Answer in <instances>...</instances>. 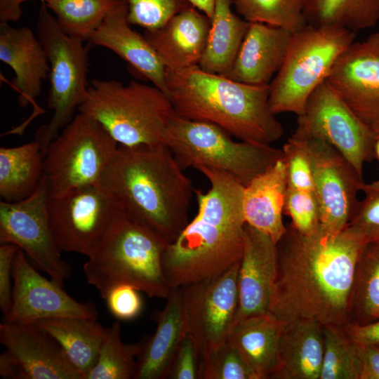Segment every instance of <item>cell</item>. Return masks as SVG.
Instances as JSON below:
<instances>
[{
  "label": "cell",
  "mask_w": 379,
  "mask_h": 379,
  "mask_svg": "<svg viewBox=\"0 0 379 379\" xmlns=\"http://www.w3.org/2000/svg\"><path fill=\"white\" fill-rule=\"evenodd\" d=\"M367 244L349 226L335 234L321 227L304 234L287 225L277 243L268 312L285 323L307 318L324 326H346L357 265Z\"/></svg>",
  "instance_id": "1"
},
{
  "label": "cell",
  "mask_w": 379,
  "mask_h": 379,
  "mask_svg": "<svg viewBox=\"0 0 379 379\" xmlns=\"http://www.w3.org/2000/svg\"><path fill=\"white\" fill-rule=\"evenodd\" d=\"M197 170L210 187L206 192L194 190L197 213L164 251L162 267L171 288L222 274L241 260L244 251V186L225 172Z\"/></svg>",
  "instance_id": "2"
},
{
  "label": "cell",
  "mask_w": 379,
  "mask_h": 379,
  "mask_svg": "<svg viewBox=\"0 0 379 379\" xmlns=\"http://www.w3.org/2000/svg\"><path fill=\"white\" fill-rule=\"evenodd\" d=\"M166 145H119L100 185L119 209L172 243L188 223L194 189Z\"/></svg>",
  "instance_id": "3"
},
{
  "label": "cell",
  "mask_w": 379,
  "mask_h": 379,
  "mask_svg": "<svg viewBox=\"0 0 379 379\" xmlns=\"http://www.w3.org/2000/svg\"><path fill=\"white\" fill-rule=\"evenodd\" d=\"M166 94L175 113L213 124L241 140L270 145L283 135L270 109V84L250 85L209 73L198 65L166 69Z\"/></svg>",
  "instance_id": "4"
},
{
  "label": "cell",
  "mask_w": 379,
  "mask_h": 379,
  "mask_svg": "<svg viewBox=\"0 0 379 379\" xmlns=\"http://www.w3.org/2000/svg\"><path fill=\"white\" fill-rule=\"evenodd\" d=\"M168 243L149 227L119 211L83 266L87 282L105 299L109 291L128 284L151 298L166 299L168 286L162 256Z\"/></svg>",
  "instance_id": "5"
},
{
  "label": "cell",
  "mask_w": 379,
  "mask_h": 379,
  "mask_svg": "<svg viewBox=\"0 0 379 379\" xmlns=\"http://www.w3.org/2000/svg\"><path fill=\"white\" fill-rule=\"evenodd\" d=\"M79 112L97 120L119 145H166L165 135L176 114L168 95L157 86L131 80L94 79Z\"/></svg>",
  "instance_id": "6"
},
{
  "label": "cell",
  "mask_w": 379,
  "mask_h": 379,
  "mask_svg": "<svg viewBox=\"0 0 379 379\" xmlns=\"http://www.w3.org/2000/svg\"><path fill=\"white\" fill-rule=\"evenodd\" d=\"M165 145L182 170L206 167L225 172L244 186L284 158L282 149L232 139L231 135L211 123L171 119Z\"/></svg>",
  "instance_id": "7"
},
{
  "label": "cell",
  "mask_w": 379,
  "mask_h": 379,
  "mask_svg": "<svg viewBox=\"0 0 379 379\" xmlns=\"http://www.w3.org/2000/svg\"><path fill=\"white\" fill-rule=\"evenodd\" d=\"M355 33L344 28L310 25L293 32L284 61L270 84L272 113L302 116L308 98L354 42Z\"/></svg>",
  "instance_id": "8"
},
{
  "label": "cell",
  "mask_w": 379,
  "mask_h": 379,
  "mask_svg": "<svg viewBox=\"0 0 379 379\" xmlns=\"http://www.w3.org/2000/svg\"><path fill=\"white\" fill-rule=\"evenodd\" d=\"M36 33L51 69L48 107L53 114L35 136L44 156L49 144L72 120L76 109L86 99L88 52L84 41L66 34L60 29L46 2H41L39 11Z\"/></svg>",
  "instance_id": "9"
},
{
  "label": "cell",
  "mask_w": 379,
  "mask_h": 379,
  "mask_svg": "<svg viewBox=\"0 0 379 379\" xmlns=\"http://www.w3.org/2000/svg\"><path fill=\"white\" fill-rule=\"evenodd\" d=\"M119 147L94 118L82 112L49 144L44 156V176L49 197L100 184Z\"/></svg>",
  "instance_id": "10"
},
{
  "label": "cell",
  "mask_w": 379,
  "mask_h": 379,
  "mask_svg": "<svg viewBox=\"0 0 379 379\" xmlns=\"http://www.w3.org/2000/svg\"><path fill=\"white\" fill-rule=\"evenodd\" d=\"M49 193L44 176L28 197L15 202H0V243L13 244L51 279L60 285L71 276V267L62 259L48 214Z\"/></svg>",
  "instance_id": "11"
},
{
  "label": "cell",
  "mask_w": 379,
  "mask_h": 379,
  "mask_svg": "<svg viewBox=\"0 0 379 379\" xmlns=\"http://www.w3.org/2000/svg\"><path fill=\"white\" fill-rule=\"evenodd\" d=\"M47 209L60 249L86 256L95 249L120 211L100 184L49 197Z\"/></svg>",
  "instance_id": "12"
},
{
  "label": "cell",
  "mask_w": 379,
  "mask_h": 379,
  "mask_svg": "<svg viewBox=\"0 0 379 379\" xmlns=\"http://www.w3.org/2000/svg\"><path fill=\"white\" fill-rule=\"evenodd\" d=\"M239 262L217 277L180 287L188 333L200 359L226 342L235 324Z\"/></svg>",
  "instance_id": "13"
},
{
  "label": "cell",
  "mask_w": 379,
  "mask_h": 379,
  "mask_svg": "<svg viewBox=\"0 0 379 379\" xmlns=\"http://www.w3.org/2000/svg\"><path fill=\"white\" fill-rule=\"evenodd\" d=\"M307 130L321 227L327 232L335 234L348 226L359 201L357 194L361 191L364 182L363 177L337 149Z\"/></svg>",
  "instance_id": "14"
},
{
  "label": "cell",
  "mask_w": 379,
  "mask_h": 379,
  "mask_svg": "<svg viewBox=\"0 0 379 379\" xmlns=\"http://www.w3.org/2000/svg\"><path fill=\"white\" fill-rule=\"evenodd\" d=\"M310 133L337 149L363 177L366 163L374 158L375 137L325 81L308 98L298 117Z\"/></svg>",
  "instance_id": "15"
},
{
  "label": "cell",
  "mask_w": 379,
  "mask_h": 379,
  "mask_svg": "<svg viewBox=\"0 0 379 379\" xmlns=\"http://www.w3.org/2000/svg\"><path fill=\"white\" fill-rule=\"evenodd\" d=\"M326 81L351 111L379 137V32L353 42Z\"/></svg>",
  "instance_id": "16"
},
{
  "label": "cell",
  "mask_w": 379,
  "mask_h": 379,
  "mask_svg": "<svg viewBox=\"0 0 379 379\" xmlns=\"http://www.w3.org/2000/svg\"><path fill=\"white\" fill-rule=\"evenodd\" d=\"M13 282L11 307L4 321L26 324L55 317L98 318L92 302L74 300L62 285L42 276L20 248L13 262Z\"/></svg>",
  "instance_id": "17"
},
{
  "label": "cell",
  "mask_w": 379,
  "mask_h": 379,
  "mask_svg": "<svg viewBox=\"0 0 379 379\" xmlns=\"http://www.w3.org/2000/svg\"><path fill=\"white\" fill-rule=\"evenodd\" d=\"M0 343L14 379H83L57 341L34 323L3 321Z\"/></svg>",
  "instance_id": "18"
},
{
  "label": "cell",
  "mask_w": 379,
  "mask_h": 379,
  "mask_svg": "<svg viewBox=\"0 0 379 379\" xmlns=\"http://www.w3.org/2000/svg\"><path fill=\"white\" fill-rule=\"evenodd\" d=\"M277 270V244L267 234L246 224L238 272L239 306L235 324L268 312Z\"/></svg>",
  "instance_id": "19"
},
{
  "label": "cell",
  "mask_w": 379,
  "mask_h": 379,
  "mask_svg": "<svg viewBox=\"0 0 379 379\" xmlns=\"http://www.w3.org/2000/svg\"><path fill=\"white\" fill-rule=\"evenodd\" d=\"M131 25L126 4L118 0L88 41L114 52L166 94L165 67L145 36Z\"/></svg>",
  "instance_id": "20"
},
{
  "label": "cell",
  "mask_w": 379,
  "mask_h": 379,
  "mask_svg": "<svg viewBox=\"0 0 379 379\" xmlns=\"http://www.w3.org/2000/svg\"><path fill=\"white\" fill-rule=\"evenodd\" d=\"M211 19L194 7L173 16L161 27L145 30L144 36L166 69L197 65L207 43Z\"/></svg>",
  "instance_id": "21"
},
{
  "label": "cell",
  "mask_w": 379,
  "mask_h": 379,
  "mask_svg": "<svg viewBox=\"0 0 379 379\" xmlns=\"http://www.w3.org/2000/svg\"><path fill=\"white\" fill-rule=\"evenodd\" d=\"M0 60L15 74L13 86L18 93L19 105H35L51 69L37 35L28 27L0 24Z\"/></svg>",
  "instance_id": "22"
},
{
  "label": "cell",
  "mask_w": 379,
  "mask_h": 379,
  "mask_svg": "<svg viewBox=\"0 0 379 379\" xmlns=\"http://www.w3.org/2000/svg\"><path fill=\"white\" fill-rule=\"evenodd\" d=\"M293 32L260 22L248 27L229 79L250 85H268L281 68Z\"/></svg>",
  "instance_id": "23"
},
{
  "label": "cell",
  "mask_w": 379,
  "mask_h": 379,
  "mask_svg": "<svg viewBox=\"0 0 379 379\" xmlns=\"http://www.w3.org/2000/svg\"><path fill=\"white\" fill-rule=\"evenodd\" d=\"M324 349V326L300 318L285 324L269 379H319Z\"/></svg>",
  "instance_id": "24"
},
{
  "label": "cell",
  "mask_w": 379,
  "mask_h": 379,
  "mask_svg": "<svg viewBox=\"0 0 379 379\" xmlns=\"http://www.w3.org/2000/svg\"><path fill=\"white\" fill-rule=\"evenodd\" d=\"M153 335L144 337L133 379H166L178 348L188 334L180 288H173L163 310L156 314Z\"/></svg>",
  "instance_id": "25"
},
{
  "label": "cell",
  "mask_w": 379,
  "mask_h": 379,
  "mask_svg": "<svg viewBox=\"0 0 379 379\" xmlns=\"http://www.w3.org/2000/svg\"><path fill=\"white\" fill-rule=\"evenodd\" d=\"M286 190L284 158L244 188L242 209L246 224L267 234L276 244L286 231L282 217Z\"/></svg>",
  "instance_id": "26"
},
{
  "label": "cell",
  "mask_w": 379,
  "mask_h": 379,
  "mask_svg": "<svg viewBox=\"0 0 379 379\" xmlns=\"http://www.w3.org/2000/svg\"><path fill=\"white\" fill-rule=\"evenodd\" d=\"M285 322L269 312L251 316L233 326L227 340L237 349L255 379H269Z\"/></svg>",
  "instance_id": "27"
},
{
  "label": "cell",
  "mask_w": 379,
  "mask_h": 379,
  "mask_svg": "<svg viewBox=\"0 0 379 379\" xmlns=\"http://www.w3.org/2000/svg\"><path fill=\"white\" fill-rule=\"evenodd\" d=\"M232 0H215L213 15L204 54L202 70L227 77L247 32L249 22L234 13Z\"/></svg>",
  "instance_id": "28"
},
{
  "label": "cell",
  "mask_w": 379,
  "mask_h": 379,
  "mask_svg": "<svg viewBox=\"0 0 379 379\" xmlns=\"http://www.w3.org/2000/svg\"><path fill=\"white\" fill-rule=\"evenodd\" d=\"M54 338L83 379L95 365L106 328L97 319L55 317L35 322Z\"/></svg>",
  "instance_id": "29"
},
{
  "label": "cell",
  "mask_w": 379,
  "mask_h": 379,
  "mask_svg": "<svg viewBox=\"0 0 379 379\" xmlns=\"http://www.w3.org/2000/svg\"><path fill=\"white\" fill-rule=\"evenodd\" d=\"M44 177V156L36 140L0 148V196L15 202L31 195Z\"/></svg>",
  "instance_id": "30"
},
{
  "label": "cell",
  "mask_w": 379,
  "mask_h": 379,
  "mask_svg": "<svg viewBox=\"0 0 379 379\" xmlns=\"http://www.w3.org/2000/svg\"><path fill=\"white\" fill-rule=\"evenodd\" d=\"M307 25L357 32L379 20V0H300Z\"/></svg>",
  "instance_id": "31"
},
{
  "label": "cell",
  "mask_w": 379,
  "mask_h": 379,
  "mask_svg": "<svg viewBox=\"0 0 379 379\" xmlns=\"http://www.w3.org/2000/svg\"><path fill=\"white\" fill-rule=\"evenodd\" d=\"M379 319V244H368L357 262L349 323L364 325Z\"/></svg>",
  "instance_id": "32"
},
{
  "label": "cell",
  "mask_w": 379,
  "mask_h": 379,
  "mask_svg": "<svg viewBox=\"0 0 379 379\" xmlns=\"http://www.w3.org/2000/svg\"><path fill=\"white\" fill-rule=\"evenodd\" d=\"M144 345V338L137 343H125L119 322L106 328L98 358L86 379L134 378L137 360Z\"/></svg>",
  "instance_id": "33"
},
{
  "label": "cell",
  "mask_w": 379,
  "mask_h": 379,
  "mask_svg": "<svg viewBox=\"0 0 379 379\" xmlns=\"http://www.w3.org/2000/svg\"><path fill=\"white\" fill-rule=\"evenodd\" d=\"M118 0H49L60 29L67 35L88 41Z\"/></svg>",
  "instance_id": "34"
},
{
  "label": "cell",
  "mask_w": 379,
  "mask_h": 379,
  "mask_svg": "<svg viewBox=\"0 0 379 379\" xmlns=\"http://www.w3.org/2000/svg\"><path fill=\"white\" fill-rule=\"evenodd\" d=\"M324 349L319 379H359L357 343L345 326H324Z\"/></svg>",
  "instance_id": "35"
},
{
  "label": "cell",
  "mask_w": 379,
  "mask_h": 379,
  "mask_svg": "<svg viewBox=\"0 0 379 379\" xmlns=\"http://www.w3.org/2000/svg\"><path fill=\"white\" fill-rule=\"evenodd\" d=\"M236 11L249 22L279 27L291 32L307 25L300 0H232Z\"/></svg>",
  "instance_id": "36"
},
{
  "label": "cell",
  "mask_w": 379,
  "mask_h": 379,
  "mask_svg": "<svg viewBox=\"0 0 379 379\" xmlns=\"http://www.w3.org/2000/svg\"><path fill=\"white\" fill-rule=\"evenodd\" d=\"M307 136L308 132L305 124L298 117L295 130L281 149L286 166L287 187L314 192Z\"/></svg>",
  "instance_id": "37"
},
{
  "label": "cell",
  "mask_w": 379,
  "mask_h": 379,
  "mask_svg": "<svg viewBox=\"0 0 379 379\" xmlns=\"http://www.w3.org/2000/svg\"><path fill=\"white\" fill-rule=\"evenodd\" d=\"M199 379H255L237 349L227 340L201 358Z\"/></svg>",
  "instance_id": "38"
},
{
  "label": "cell",
  "mask_w": 379,
  "mask_h": 379,
  "mask_svg": "<svg viewBox=\"0 0 379 379\" xmlns=\"http://www.w3.org/2000/svg\"><path fill=\"white\" fill-rule=\"evenodd\" d=\"M123 1L128 7L129 22L145 30L161 27L175 15L193 7L188 0Z\"/></svg>",
  "instance_id": "39"
},
{
  "label": "cell",
  "mask_w": 379,
  "mask_h": 379,
  "mask_svg": "<svg viewBox=\"0 0 379 379\" xmlns=\"http://www.w3.org/2000/svg\"><path fill=\"white\" fill-rule=\"evenodd\" d=\"M284 214L291 219L290 225L302 234H310L321 227L319 206L314 192L287 187Z\"/></svg>",
  "instance_id": "40"
},
{
  "label": "cell",
  "mask_w": 379,
  "mask_h": 379,
  "mask_svg": "<svg viewBox=\"0 0 379 379\" xmlns=\"http://www.w3.org/2000/svg\"><path fill=\"white\" fill-rule=\"evenodd\" d=\"M364 198L359 201L348 226L359 233L368 244H379V180L364 183Z\"/></svg>",
  "instance_id": "41"
},
{
  "label": "cell",
  "mask_w": 379,
  "mask_h": 379,
  "mask_svg": "<svg viewBox=\"0 0 379 379\" xmlns=\"http://www.w3.org/2000/svg\"><path fill=\"white\" fill-rule=\"evenodd\" d=\"M139 291L128 284L112 288L105 298L110 313L120 320H131L139 315L142 302Z\"/></svg>",
  "instance_id": "42"
},
{
  "label": "cell",
  "mask_w": 379,
  "mask_h": 379,
  "mask_svg": "<svg viewBox=\"0 0 379 379\" xmlns=\"http://www.w3.org/2000/svg\"><path fill=\"white\" fill-rule=\"evenodd\" d=\"M200 355L197 344L188 333L173 357L168 379H199Z\"/></svg>",
  "instance_id": "43"
},
{
  "label": "cell",
  "mask_w": 379,
  "mask_h": 379,
  "mask_svg": "<svg viewBox=\"0 0 379 379\" xmlns=\"http://www.w3.org/2000/svg\"><path fill=\"white\" fill-rule=\"evenodd\" d=\"M19 248L13 244H1L0 246V307L6 316L12 302L13 267Z\"/></svg>",
  "instance_id": "44"
},
{
  "label": "cell",
  "mask_w": 379,
  "mask_h": 379,
  "mask_svg": "<svg viewBox=\"0 0 379 379\" xmlns=\"http://www.w3.org/2000/svg\"><path fill=\"white\" fill-rule=\"evenodd\" d=\"M357 343L359 379H379V345Z\"/></svg>",
  "instance_id": "45"
},
{
  "label": "cell",
  "mask_w": 379,
  "mask_h": 379,
  "mask_svg": "<svg viewBox=\"0 0 379 379\" xmlns=\"http://www.w3.org/2000/svg\"><path fill=\"white\" fill-rule=\"evenodd\" d=\"M345 328L356 342L379 345V319L364 325L348 323Z\"/></svg>",
  "instance_id": "46"
},
{
  "label": "cell",
  "mask_w": 379,
  "mask_h": 379,
  "mask_svg": "<svg viewBox=\"0 0 379 379\" xmlns=\"http://www.w3.org/2000/svg\"><path fill=\"white\" fill-rule=\"evenodd\" d=\"M27 1L29 0H0V24L18 22L22 15V4Z\"/></svg>",
  "instance_id": "47"
},
{
  "label": "cell",
  "mask_w": 379,
  "mask_h": 379,
  "mask_svg": "<svg viewBox=\"0 0 379 379\" xmlns=\"http://www.w3.org/2000/svg\"><path fill=\"white\" fill-rule=\"evenodd\" d=\"M193 7L207 15L211 20L213 15L215 0H188Z\"/></svg>",
  "instance_id": "48"
},
{
  "label": "cell",
  "mask_w": 379,
  "mask_h": 379,
  "mask_svg": "<svg viewBox=\"0 0 379 379\" xmlns=\"http://www.w3.org/2000/svg\"><path fill=\"white\" fill-rule=\"evenodd\" d=\"M374 157L379 161V137L376 138L374 144Z\"/></svg>",
  "instance_id": "49"
}]
</instances>
